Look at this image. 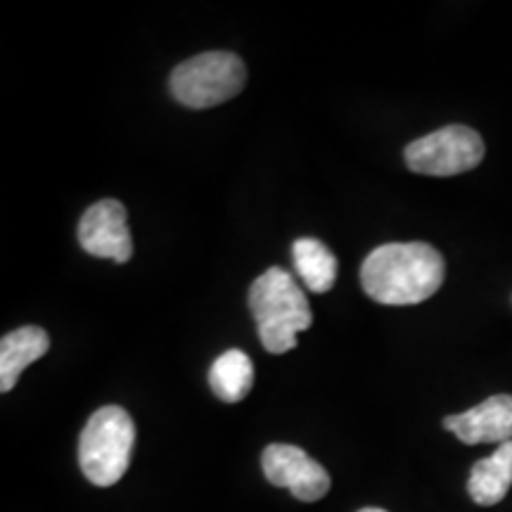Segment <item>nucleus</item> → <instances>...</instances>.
Here are the masks:
<instances>
[{"label": "nucleus", "mask_w": 512, "mask_h": 512, "mask_svg": "<svg viewBox=\"0 0 512 512\" xmlns=\"http://www.w3.org/2000/svg\"><path fill=\"white\" fill-rule=\"evenodd\" d=\"M126 207L119 200L95 202L79 223V242L91 256L112 259L117 264H126L133 256V240L128 230Z\"/></svg>", "instance_id": "0eeeda50"}, {"label": "nucleus", "mask_w": 512, "mask_h": 512, "mask_svg": "<svg viewBox=\"0 0 512 512\" xmlns=\"http://www.w3.org/2000/svg\"><path fill=\"white\" fill-rule=\"evenodd\" d=\"M254 363L245 351L228 349L211 363L209 387L226 403H238L252 392Z\"/></svg>", "instance_id": "9b49d317"}, {"label": "nucleus", "mask_w": 512, "mask_h": 512, "mask_svg": "<svg viewBox=\"0 0 512 512\" xmlns=\"http://www.w3.org/2000/svg\"><path fill=\"white\" fill-rule=\"evenodd\" d=\"M484 155V140L475 128L451 124L413 140L406 147V164L415 174L446 178L472 171Z\"/></svg>", "instance_id": "39448f33"}, {"label": "nucleus", "mask_w": 512, "mask_h": 512, "mask_svg": "<svg viewBox=\"0 0 512 512\" xmlns=\"http://www.w3.org/2000/svg\"><path fill=\"white\" fill-rule=\"evenodd\" d=\"M444 256L427 242H392L363 261L361 285L370 299L387 306L427 302L444 283Z\"/></svg>", "instance_id": "f257e3e1"}, {"label": "nucleus", "mask_w": 512, "mask_h": 512, "mask_svg": "<svg viewBox=\"0 0 512 512\" xmlns=\"http://www.w3.org/2000/svg\"><path fill=\"white\" fill-rule=\"evenodd\" d=\"M512 486V441H505L489 458L477 460L467 479V494L477 505L501 503Z\"/></svg>", "instance_id": "9d476101"}, {"label": "nucleus", "mask_w": 512, "mask_h": 512, "mask_svg": "<svg viewBox=\"0 0 512 512\" xmlns=\"http://www.w3.org/2000/svg\"><path fill=\"white\" fill-rule=\"evenodd\" d=\"M264 475L273 486L287 489L302 503L320 501L330 491V475L304 448L292 444H271L261 456Z\"/></svg>", "instance_id": "423d86ee"}, {"label": "nucleus", "mask_w": 512, "mask_h": 512, "mask_svg": "<svg viewBox=\"0 0 512 512\" xmlns=\"http://www.w3.org/2000/svg\"><path fill=\"white\" fill-rule=\"evenodd\" d=\"M249 309L268 354H287L297 347L299 332L313 325L309 299L283 268H268L249 287Z\"/></svg>", "instance_id": "f03ea898"}, {"label": "nucleus", "mask_w": 512, "mask_h": 512, "mask_svg": "<svg viewBox=\"0 0 512 512\" xmlns=\"http://www.w3.org/2000/svg\"><path fill=\"white\" fill-rule=\"evenodd\" d=\"M50 349V337L43 328L27 325L8 332L0 342V392L8 394L15 389L24 368L46 356Z\"/></svg>", "instance_id": "1a4fd4ad"}, {"label": "nucleus", "mask_w": 512, "mask_h": 512, "mask_svg": "<svg viewBox=\"0 0 512 512\" xmlns=\"http://www.w3.org/2000/svg\"><path fill=\"white\" fill-rule=\"evenodd\" d=\"M247 67L235 53L211 50L178 64L171 74V93L190 110H209L242 93Z\"/></svg>", "instance_id": "20e7f679"}, {"label": "nucleus", "mask_w": 512, "mask_h": 512, "mask_svg": "<svg viewBox=\"0 0 512 512\" xmlns=\"http://www.w3.org/2000/svg\"><path fill=\"white\" fill-rule=\"evenodd\" d=\"M136 444V425L121 406L98 408L79 439V465L95 486H114L126 475Z\"/></svg>", "instance_id": "7ed1b4c3"}, {"label": "nucleus", "mask_w": 512, "mask_h": 512, "mask_svg": "<svg viewBox=\"0 0 512 512\" xmlns=\"http://www.w3.org/2000/svg\"><path fill=\"white\" fill-rule=\"evenodd\" d=\"M444 427L467 446L512 441V394H496L470 411L448 415Z\"/></svg>", "instance_id": "6e6552de"}, {"label": "nucleus", "mask_w": 512, "mask_h": 512, "mask_svg": "<svg viewBox=\"0 0 512 512\" xmlns=\"http://www.w3.org/2000/svg\"><path fill=\"white\" fill-rule=\"evenodd\" d=\"M292 259L302 283L313 294H325L335 287L337 256L316 238H302L292 245Z\"/></svg>", "instance_id": "f8f14e48"}, {"label": "nucleus", "mask_w": 512, "mask_h": 512, "mask_svg": "<svg viewBox=\"0 0 512 512\" xmlns=\"http://www.w3.org/2000/svg\"><path fill=\"white\" fill-rule=\"evenodd\" d=\"M358 512H387V510H382V508H363V510H358Z\"/></svg>", "instance_id": "ddd939ff"}]
</instances>
